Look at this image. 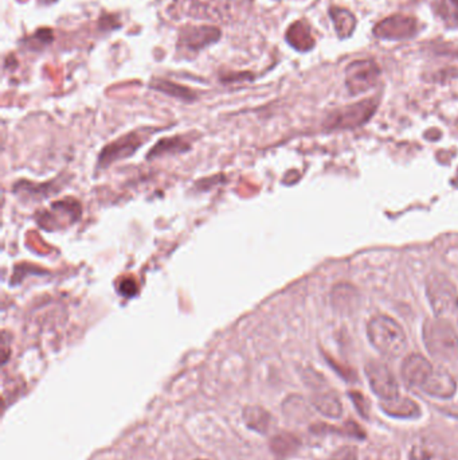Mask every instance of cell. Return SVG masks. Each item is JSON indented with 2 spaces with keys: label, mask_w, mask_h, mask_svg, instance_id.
<instances>
[{
  "label": "cell",
  "mask_w": 458,
  "mask_h": 460,
  "mask_svg": "<svg viewBox=\"0 0 458 460\" xmlns=\"http://www.w3.org/2000/svg\"><path fill=\"white\" fill-rule=\"evenodd\" d=\"M148 135L142 132H131L121 136L116 142L107 145L98 157L100 167H109L112 163L124 157H132L143 145Z\"/></svg>",
  "instance_id": "cell-9"
},
{
  "label": "cell",
  "mask_w": 458,
  "mask_h": 460,
  "mask_svg": "<svg viewBox=\"0 0 458 460\" xmlns=\"http://www.w3.org/2000/svg\"><path fill=\"white\" fill-rule=\"evenodd\" d=\"M348 396L352 399V402H353V405H355L358 413L362 416L363 419L368 420V417H370V408H368V402H367L366 397L363 396L362 393L353 392V390L348 393Z\"/></svg>",
  "instance_id": "cell-23"
},
{
  "label": "cell",
  "mask_w": 458,
  "mask_h": 460,
  "mask_svg": "<svg viewBox=\"0 0 458 460\" xmlns=\"http://www.w3.org/2000/svg\"><path fill=\"white\" fill-rule=\"evenodd\" d=\"M120 292L124 296H133L137 292V286L133 280H124L120 284Z\"/></svg>",
  "instance_id": "cell-26"
},
{
  "label": "cell",
  "mask_w": 458,
  "mask_h": 460,
  "mask_svg": "<svg viewBox=\"0 0 458 460\" xmlns=\"http://www.w3.org/2000/svg\"><path fill=\"white\" fill-rule=\"evenodd\" d=\"M421 390L437 399H452L457 392V384L447 370L435 369V372L423 384Z\"/></svg>",
  "instance_id": "cell-11"
},
{
  "label": "cell",
  "mask_w": 458,
  "mask_h": 460,
  "mask_svg": "<svg viewBox=\"0 0 458 460\" xmlns=\"http://www.w3.org/2000/svg\"><path fill=\"white\" fill-rule=\"evenodd\" d=\"M410 460H449L447 448L435 439H423L411 448Z\"/></svg>",
  "instance_id": "cell-14"
},
{
  "label": "cell",
  "mask_w": 458,
  "mask_h": 460,
  "mask_svg": "<svg viewBox=\"0 0 458 460\" xmlns=\"http://www.w3.org/2000/svg\"><path fill=\"white\" fill-rule=\"evenodd\" d=\"M427 298L437 318L452 320L458 318V291L449 278L435 273L427 278Z\"/></svg>",
  "instance_id": "cell-3"
},
{
  "label": "cell",
  "mask_w": 458,
  "mask_h": 460,
  "mask_svg": "<svg viewBox=\"0 0 458 460\" xmlns=\"http://www.w3.org/2000/svg\"><path fill=\"white\" fill-rule=\"evenodd\" d=\"M378 108L376 98H367L361 103L338 109L326 119L328 130H352L361 127L371 119Z\"/></svg>",
  "instance_id": "cell-4"
},
{
  "label": "cell",
  "mask_w": 458,
  "mask_h": 460,
  "mask_svg": "<svg viewBox=\"0 0 458 460\" xmlns=\"http://www.w3.org/2000/svg\"><path fill=\"white\" fill-rule=\"evenodd\" d=\"M380 68L373 60L353 61L346 69V85L352 96L368 92L378 84Z\"/></svg>",
  "instance_id": "cell-5"
},
{
  "label": "cell",
  "mask_w": 458,
  "mask_h": 460,
  "mask_svg": "<svg viewBox=\"0 0 458 460\" xmlns=\"http://www.w3.org/2000/svg\"><path fill=\"white\" fill-rule=\"evenodd\" d=\"M334 304L339 310H350L356 304L358 293L350 286H338L334 291Z\"/></svg>",
  "instance_id": "cell-22"
},
{
  "label": "cell",
  "mask_w": 458,
  "mask_h": 460,
  "mask_svg": "<svg viewBox=\"0 0 458 460\" xmlns=\"http://www.w3.org/2000/svg\"><path fill=\"white\" fill-rule=\"evenodd\" d=\"M243 422L250 428L252 431H255L258 434L265 435L273 424V417L269 412L264 409L262 407H246L243 409Z\"/></svg>",
  "instance_id": "cell-16"
},
{
  "label": "cell",
  "mask_w": 458,
  "mask_h": 460,
  "mask_svg": "<svg viewBox=\"0 0 458 460\" xmlns=\"http://www.w3.org/2000/svg\"><path fill=\"white\" fill-rule=\"evenodd\" d=\"M312 404H314V408L321 414H324L326 417L339 419L343 414L341 401L339 399L338 394L331 389L319 392L317 394H314Z\"/></svg>",
  "instance_id": "cell-15"
},
{
  "label": "cell",
  "mask_w": 458,
  "mask_h": 460,
  "mask_svg": "<svg viewBox=\"0 0 458 460\" xmlns=\"http://www.w3.org/2000/svg\"><path fill=\"white\" fill-rule=\"evenodd\" d=\"M329 16L334 22L335 30L340 39H347L353 34L358 22L355 15L350 10L341 9V7H332L329 10Z\"/></svg>",
  "instance_id": "cell-17"
},
{
  "label": "cell",
  "mask_w": 458,
  "mask_h": 460,
  "mask_svg": "<svg viewBox=\"0 0 458 460\" xmlns=\"http://www.w3.org/2000/svg\"><path fill=\"white\" fill-rule=\"evenodd\" d=\"M366 375L375 394L382 399H391L398 396V382L386 363L373 360L366 365Z\"/></svg>",
  "instance_id": "cell-6"
},
{
  "label": "cell",
  "mask_w": 458,
  "mask_h": 460,
  "mask_svg": "<svg viewBox=\"0 0 458 460\" xmlns=\"http://www.w3.org/2000/svg\"><path fill=\"white\" fill-rule=\"evenodd\" d=\"M418 23L408 15H393L375 24L374 36L385 41H403L417 34Z\"/></svg>",
  "instance_id": "cell-7"
},
{
  "label": "cell",
  "mask_w": 458,
  "mask_h": 460,
  "mask_svg": "<svg viewBox=\"0 0 458 460\" xmlns=\"http://www.w3.org/2000/svg\"><path fill=\"white\" fill-rule=\"evenodd\" d=\"M380 408L388 416L398 419H415L421 414L420 405L409 397H394L391 399H383Z\"/></svg>",
  "instance_id": "cell-12"
},
{
  "label": "cell",
  "mask_w": 458,
  "mask_h": 460,
  "mask_svg": "<svg viewBox=\"0 0 458 460\" xmlns=\"http://www.w3.org/2000/svg\"><path fill=\"white\" fill-rule=\"evenodd\" d=\"M190 150L188 143H186L181 137H169V139H163L157 143L152 151H149L148 157H161L164 154H181V152H186Z\"/></svg>",
  "instance_id": "cell-21"
},
{
  "label": "cell",
  "mask_w": 458,
  "mask_h": 460,
  "mask_svg": "<svg viewBox=\"0 0 458 460\" xmlns=\"http://www.w3.org/2000/svg\"><path fill=\"white\" fill-rule=\"evenodd\" d=\"M370 342L376 350L390 358L400 357L408 347V338L398 322L386 315L375 316L367 327Z\"/></svg>",
  "instance_id": "cell-1"
},
{
  "label": "cell",
  "mask_w": 458,
  "mask_h": 460,
  "mask_svg": "<svg viewBox=\"0 0 458 460\" xmlns=\"http://www.w3.org/2000/svg\"><path fill=\"white\" fill-rule=\"evenodd\" d=\"M302 447V440L290 432H281L272 437L270 449L278 458H288Z\"/></svg>",
  "instance_id": "cell-18"
},
{
  "label": "cell",
  "mask_w": 458,
  "mask_h": 460,
  "mask_svg": "<svg viewBox=\"0 0 458 460\" xmlns=\"http://www.w3.org/2000/svg\"><path fill=\"white\" fill-rule=\"evenodd\" d=\"M31 41H36L34 43H39V46H46L48 43H51L53 41V33L51 30L48 28H45V30H38L36 33V36H31Z\"/></svg>",
  "instance_id": "cell-25"
},
{
  "label": "cell",
  "mask_w": 458,
  "mask_h": 460,
  "mask_svg": "<svg viewBox=\"0 0 458 460\" xmlns=\"http://www.w3.org/2000/svg\"><path fill=\"white\" fill-rule=\"evenodd\" d=\"M450 1H452L454 6H457L458 7V0H450Z\"/></svg>",
  "instance_id": "cell-27"
},
{
  "label": "cell",
  "mask_w": 458,
  "mask_h": 460,
  "mask_svg": "<svg viewBox=\"0 0 458 460\" xmlns=\"http://www.w3.org/2000/svg\"><path fill=\"white\" fill-rule=\"evenodd\" d=\"M151 88L155 89L157 92H161L164 95H169V96L175 97V98H179V100H184V101H193V100H195V93L191 89H188L186 86H181L179 84H175V83H171L167 80L156 78V80H154L151 83Z\"/></svg>",
  "instance_id": "cell-20"
},
{
  "label": "cell",
  "mask_w": 458,
  "mask_h": 460,
  "mask_svg": "<svg viewBox=\"0 0 458 460\" xmlns=\"http://www.w3.org/2000/svg\"><path fill=\"white\" fill-rule=\"evenodd\" d=\"M423 342L429 352L441 361L456 358L458 354V334L450 320L437 318L423 325Z\"/></svg>",
  "instance_id": "cell-2"
},
{
  "label": "cell",
  "mask_w": 458,
  "mask_h": 460,
  "mask_svg": "<svg viewBox=\"0 0 458 460\" xmlns=\"http://www.w3.org/2000/svg\"><path fill=\"white\" fill-rule=\"evenodd\" d=\"M45 3H53V1H57V0H43Z\"/></svg>",
  "instance_id": "cell-28"
},
{
  "label": "cell",
  "mask_w": 458,
  "mask_h": 460,
  "mask_svg": "<svg viewBox=\"0 0 458 460\" xmlns=\"http://www.w3.org/2000/svg\"><path fill=\"white\" fill-rule=\"evenodd\" d=\"M219 38L220 30L214 26H187L179 33L178 46L186 53H199L217 43Z\"/></svg>",
  "instance_id": "cell-8"
},
{
  "label": "cell",
  "mask_w": 458,
  "mask_h": 460,
  "mask_svg": "<svg viewBox=\"0 0 458 460\" xmlns=\"http://www.w3.org/2000/svg\"><path fill=\"white\" fill-rule=\"evenodd\" d=\"M287 41L292 48L302 53H307L314 48V38L311 27L302 21L290 26L287 31Z\"/></svg>",
  "instance_id": "cell-13"
},
{
  "label": "cell",
  "mask_w": 458,
  "mask_h": 460,
  "mask_svg": "<svg viewBox=\"0 0 458 460\" xmlns=\"http://www.w3.org/2000/svg\"><path fill=\"white\" fill-rule=\"evenodd\" d=\"M198 460H202V459H198Z\"/></svg>",
  "instance_id": "cell-29"
},
{
  "label": "cell",
  "mask_w": 458,
  "mask_h": 460,
  "mask_svg": "<svg viewBox=\"0 0 458 460\" xmlns=\"http://www.w3.org/2000/svg\"><path fill=\"white\" fill-rule=\"evenodd\" d=\"M311 432L314 434H336V435L350 436L355 439H364L366 432L363 431L362 427L358 425L355 422H347L343 427H335V425H328V424L319 423L314 424L311 427Z\"/></svg>",
  "instance_id": "cell-19"
},
{
  "label": "cell",
  "mask_w": 458,
  "mask_h": 460,
  "mask_svg": "<svg viewBox=\"0 0 458 460\" xmlns=\"http://www.w3.org/2000/svg\"><path fill=\"white\" fill-rule=\"evenodd\" d=\"M433 372V365L421 354H411L402 365V377L409 387L421 389Z\"/></svg>",
  "instance_id": "cell-10"
},
{
  "label": "cell",
  "mask_w": 458,
  "mask_h": 460,
  "mask_svg": "<svg viewBox=\"0 0 458 460\" xmlns=\"http://www.w3.org/2000/svg\"><path fill=\"white\" fill-rule=\"evenodd\" d=\"M331 460H358V449L352 446H343L334 452Z\"/></svg>",
  "instance_id": "cell-24"
}]
</instances>
